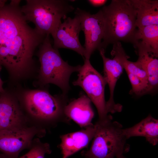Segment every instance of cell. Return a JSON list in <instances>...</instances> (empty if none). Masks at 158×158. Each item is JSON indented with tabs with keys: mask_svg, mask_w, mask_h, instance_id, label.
I'll list each match as a JSON object with an SVG mask.
<instances>
[{
	"mask_svg": "<svg viewBox=\"0 0 158 158\" xmlns=\"http://www.w3.org/2000/svg\"><path fill=\"white\" fill-rule=\"evenodd\" d=\"M135 40L136 50H145L158 57V25L138 28Z\"/></svg>",
	"mask_w": 158,
	"mask_h": 158,
	"instance_id": "18",
	"label": "cell"
},
{
	"mask_svg": "<svg viewBox=\"0 0 158 158\" xmlns=\"http://www.w3.org/2000/svg\"><path fill=\"white\" fill-rule=\"evenodd\" d=\"M3 83L0 77V94L4 92L5 90L3 87Z\"/></svg>",
	"mask_w": 158,
	"mask_h": 158,
	"instance_id": "22",
	"label": "cell"
},
{
	"mask_svg": "<svg viewBox=\"0 0 158 158\" xmlns=\"http://www.w3.org/2000/svg\"><path fill=\"white\" fill-rule=\"evenodd\" d=\"M23 109L46 128L60 123H69L65 108L68 102L67 95H53L46 89L25 90L16 93Z\"/></svg>",
	"mask_w": 158,
	"mask_h": 158,
	"instance_id": "2",
	"label": "cell"
},
{
	"mask_svg": "<svg viewBox=\"0 0 158 158\" xmlns=\"http://www.w3.org/2000/svg\"><path fill=\"white\" fill-rule=\"evenodd\" d=\"M111 116L94 124L95 133L89 150L83 151L85 158H117L128 152L129 145L121 124L112 121Z\"/></svg>",
	"mask_w": 158,
	"mask_h": 158,
	"instance_id": "5",
	"label": "cell"
},
{
	"mask_svg": "<svg viewBox=\"0 0 158 158\" xmlns=\"http://www.w3.org/2000/svg\"><path fill=\"white\" fill-rule=\"evenodd\" d=\"M74 13L80 18L81 30L85 35V59L90 60L95 51L99 49L103 38L104 24L102 12L100 9L96 14H92L77 8Z\"/></svg>",
	"mask_w": 158,
	"mask_h": 158,
	"instance_id": "9",
	"label": "cell"
},
{
	"mask_svg": "<svg viewBox=\"0 0 158 158\" xmlns=\"http://www.w3.org/2000/svg\"><path fill=\"white\" fill-rule=\"evenodd\" d=\"M46 133L45 129L34 125L0 130V152L6 158H18L22 150L30 149L34 138Z\"/></svg>",
	"mask_w": 158,
	"mask_h": 158,
	"instance_id": "8",
	"label": "cell"
},
{
	"mask_svg": "<svg viewBox=\"0 0 158 158\" xmlns=\"http://www.w3.org/2000/svg\"><path fill=\"white\" fill-rule=\"evenodd\" d=\"M136 12L138 28L158 25L157 0H131Z\"/></svg>",
	"mask_w": 158,
	"mask_h": 158,
	"instance_id": "16",
	"label": "cell"
},
{
	"mask_svg": "<svg viewBox=\"0 0 158 158\" xmlns=\"http://www.w3.org/2000/svg\"><path fill=\"white\" fill-rule=\"evenodd\" d=\"M21 1L0 4V66L6 68L14 82L27 79L34 71L35 52L47 36L28 25Z\"/></svg>",
	"mask_w": 158,
	"mask_h": 158,
	"instance_id": "1",
	"label": "cell"
},
{
	"mask_svg": "<svg viewBox=\"0 0 158 158\" xmlns=\"http://www.w3.org/2000/svg\"><path fill=\"white\" fill-rule=\"evenodd\" d=\"M82 30L80 18L75 15L73 18H67L51 35L53 47L55 49L65 48L72 50L80 55L84 59L85 49L81 45L79 35Z\"/></svg>",
	"mask_w": 158,
	"mask_h": 158,
	"instance_id": "10",
	"label": "cell"
},
{
	"mask_svg": "<svg viewBox=\"0 0 158 158\" xmlns=\"http://www.w3.org/2000/svg\"><path fill=\"white\" fill-rule=\"evenodd\" d=\"M95 131V125L92 124L80 130L61 135L59 147L63 158H68L87 147L93 139Z\"/></svg>",
	"mask_w": 158,
	"mask_h": 158,
	"instance_id": "13",
	"label": "cell"
},
{
	"mask_svg": "<svg viewBox=\"0 0 158 158\" xmlns=\"http://www.w3.org/2000/svg\"><path fill=\"white\" fill-rule=\"evenodd\" d=\"M0 158H6L5 156L1 153H0Z\"/></svg>",
	"mask_w": 158,
	"mask_h": 158,
	"instance_id": "23",
	"label": "cell"
},
{
	"mask_svg": "<svg viewBox=\"0 0 158 158\" xmlns=\"http://www.w3.org/2000/svg\"><path fill=\"white\" fill-rule=\"evenodd\" d=\"M37 56L40 63L38 84L41 88L52 84L58 87L62 93L67 95L70 89L71 75L78 72L81 65L73 66L65 61L58 49L53 48L50 35H47L38 47Z\"/></svg>",
	"mask_w": 158,
	"mask_h": 158,
	"instance_id": "4",
	"label": "cell"
},
{
	"mask_svg": "<svg viewBox=\"0 0 158 158\" xmlns=\"http://www.w3.org/2000/svg\"><path fill=\"white\" fill-rule=\"evenodd\" d=\"M78 78L73 82L74 86L80 87L85 92L97 111L99 120H103L108 114L104 91L106 83L103 76L92 66L89 59H84L78 72Z\"/></svg>",
	"mask_w": 158,
	"mask_h": 158,
	"instance_id": "7",
	"label": "cell"
},
{
	"mask_svg": "<svg viewBox=\"0 0 158 158\" xmlns=\"http://www.w3.org/2000/svg\"><path fill=\"white\" fill-rule=\"evenodd\" d=\"M91 102L86 95L81 94L78 98L68 102L65 108V114L81 128H85L92 124L94 113Z\"/></svg>",
	"mask_w": 158,
	"mask_h": 158,
	"instance_id": "14",
	"label": "cell"
},
{
	"mask_svg": "<svg viewBox=\"0 0 158 158\" xmlns=\"http://www.w3.org/2000/svg\"><path fill=\"white\" fill-rule=\"evenodd\" d=\"M28 120L15 92L0 94V130L28 126Z\"/></svg>",
	"mask_w": 158,
	"mask_h": 158,
	"instance_id": "11",
	"label": "cell"
},
{
	"mask_svg": "<svg viewBox=\"0 0 158 158\" xmlns=\"http://www.w3.org/2000/svg\"><path fill=\"white\" fill-rule=\"evenodd\" d=\"M126 72L132 86L130 93L137 96L147 94V85L136 76L129 72Z\"/></svg>",
	"mask_w": 158,
	"mask_h": 158,
	"instance_id": "20",
	"label": "cell"
},
{
	"mask_svg": "<svg viewBox=\"0 0 158 158\" xmlns=\"http://www.w3.org/2000/svg\"><path fill=\"white\" fill-rule=\"evenodd\" d=\"M124 133L128 139L131 137L141 136L153 145L158 142V120L149 114L132 127L123 129Z\"/></svg>",
	"mask_w": 158,
	"mask_h": 158,
	"instance_id": "15",
	"label": "cell"
},
{
	"mask_svg": "<svg viewBox=\"0 0 158 158\" xmlns=\"http://www.w3.org/2000/svg\"><path fill=\"white\" fill-rule=\"evenodd\" d=\"M88 2L92 6L98 7L104 5L107 1L106 0H89Z\"/></svg>",
	"mask_w": 158,
	"mask_h": 158,
	"instance_id": "21",
	"label": "cell"
},
{
	"mask_svg": "<svg viewBox=\"0 0 158 158\" xmlns=\"http://www.w3.org/2000/svg\"><path fill=\"white\" fill-rule=\"evenodd\" d=\"M21 7L27 21L35 25V28L44 35H51L74 7L65 0H26Z\"/></svg>",
	"mask_w": 158,
	"mask_h": 158,
	"instance_id": "6",
	"label": "cell"
},
{
	"mask_svg": "<svg viewBox=\"0 0 158 158\" xmlns=\"http://www.w3.org/2000/svg\"><path fill=\"white\" fill-rule=\"evenodd\" d=\"M101 9L104 32L99 49L103 48L105 51L109 44L120 41L130 42L134 47L138 28L136 12L131 0H112Z\"/></svg>",
	"mask_w": 158,
	"mask_h": 158,
	"instance_id": "3",
	"label": "cell"
},
{
	"mask_svg": "<svg viewBox=\"0 0 158 158\" xmlns=\"http://www.w3.org/2000/svg\"><path fill=\"white\" fill-rule=\"evenodd\" d=\"M99 51L103 61V76L107 84L108 85L109 89V98L106 102L108 112L111 113L120 112L122 109V106L115 103L114 95L117 81L123 72V66L116 56H112L113 58L110 59L105 56V51L104 49H101Z\"/></svg>",
	"mask_w": 158,
	"mask_h": 158,
	"instance_id": "12",
	"label": "cell"
},
{
	"mask_svg": "<svg viewBox=\"0 0 158 158\" xmlns=\"http://www.w3.org/2000/svg\"><path fill=\"white\" fill-rule=\"evenodd\" d=\"M5 0H0V4L4 2Z\"/></svg>",
	"mask_w": 158,
	"mask_h": 158,
	"instance_id": "24",
	"label": "cell"
},
{
	"mask_svg": "<svg viewBox=\"0 0 158 158\" xmlns=\"http://www.w3.org/2000/svg\"><path fill=\"white\" fill-rule=\"evenodd\" d=\"M29 151L18 158H44L46 154H50L51 150L49 144L42 142L38 138L33 140Z\"/></svg>",
	"mask_w": 158,
	"mask_h": 158,
	"instance_id": "19",
	"label": "cell"
},
{
	"mask_svg": "<svg viewBox=\"0 0 158 158\" xmlns=\"http://www.w3.org/2000/svg\"><path fill=\"white\" fill-rule=\"evenodd\" d=\"M117 158H126L124 157V155H122L121 156V157H119Z\"/></svg>",
	"mask_w": 158,
	"mask_h": 158,
	"instance_id": "25",
	"label": "cell"
},
{
	"mask_svg": "<svg viewBox=\"0 0 158 158\" xmlns=\"http://www.w3.org/2000/svg\"><path fill=\"white\" fill-rule=\"evenodd\" d=\"M136 51L138 56L136 62L145 70L147 75V94L154 93L158 88V57L145 50Z\"/></svg>",
	"mask_w": 158,
	"mask_h": 158,
	"instance_id": "17",
	"label": "cell"
}]
</instances>
